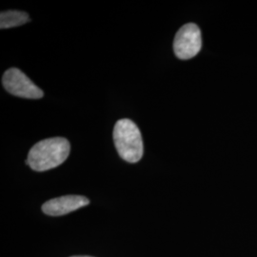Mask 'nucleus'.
Instances as JSON below:
<instances>
[{
    "label": "nucleus",
    "instance_id": "f03ea898",
    "mask_svg": "<svg viewBox=\"0 0 257 257\" xmlns=\"http://www.w3.org/2000/svg\"><path fill=\"white\" fill-rule=\"evenodd\" d=\"M113 141L118 155L125 161L137 163L142 158V136L134 121L127 118L118 120L113 128Z\"/></svg>",
    "mask_w": 257,
    "mask_h": 257
},
{
    "label": "nucleus",
    "instance_id": "423d86ee",
    "mask_svg": "<svg viewBox=\"0 0 257 257\" xmlns=\"http://www.w3.org/2000/svg\"><path fill=\"white\" fill-rule=\"evenodd\" d=\"M31 19L25 12L7 11L0 14V28L9 29L26 24Z\"/></svg>",
    "mask_w": 257,
    "mask_h": 257
},
{
    "label": "nucleus",
    "instance_id": "0eeeda50",
    "mask_svg": "<svg viewBox=\"0 0 257 257\" xmlns=\"http://www.w3.org/2000/svg\"><path fill=\"white\" fill-rule=\"evenodd\" d=\"M71 257H92V256H78V255H76V256H71Z\"/></svg>",
    "mask_w": 257,
    "mask_h": 257
},
{
    "label": "nucleus",
    "instance_id": "7ed1b4c3",
    "mask_svg": "<svg viewBox=\"0 0 257 257\" xmlns=\"http://www.w3.org/2000/svg\"><path fill=\"white\" fill-rule=\"evenodd\" d=\"M202 47V37L199 27L188 23L179 29L174 41V51L177 58L187 60L197 55Z\"/></svg>",
    "mask_w": 257,
    "mask_h": 257
},
{
    "label": "nucleus",
    "instance_id": "39448f33",
    "mask_svg": "<svg viewBox=\"0 0 257 257\" xmlns=\"http://www.w3.org/2000/svg\"><path fill=\"white\" fill-rule=\"evenodd\" d=\"M89 204L90 200L82 195H65L44 203L42 211L47 215L60 216L88 206Z\"/></svg>",
    "mask_w": 257,
    "mask_h": 257
},
{
    "label": "nucleus",
    "instance_id": "20e7f679",
    "mask_svg": "<svg viewBox=\"0 0 257 257\" xmlns=\"http://www.w3.org/2000/svg\"><path fill=\"white\" fill-rule=\"evenodd\" d=\"M2 84L7 92L19 97L39 99L44 95L43 91L17 68H12L5 72Z\"/></svg>",
    "mask_w": 257,
    "mask_h": 257
},
{
    "label": "nucleus",
    "instance_id": "f257e3e1",
    "mask_svg": "<svg viewBox=\"0 0 257 257\" xmlns=\"http://www.w3.org/2000/svg\"><path fill=\"white\" fill-rule=\"evenodd\" d=\"M70 150V143L65 138L44 139L30 150L26 163L36 172H45L65 162Z\"/></svg>",
    "mask_w": 257,
    "mask_h": 257
}]
</instances>
